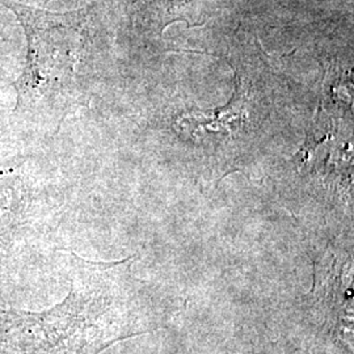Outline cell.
Segmentation results:
<instances>
[{"instance_id":"cell-1","label":"cell","mask_w":354,"mask_h":354,"mask_svg":"<svg viewBox=\"0 0 354 354\" xmlns=\"http://www.w3.org/2000/svg\"><path fill=\"white\" fill-rule=\"evenodd\" d=\"M133 260L92 263L75 257L62 302L29 313L0 308V351L6 354H100L158 327L147 286Z\"/></svg>"}]
</instances>
